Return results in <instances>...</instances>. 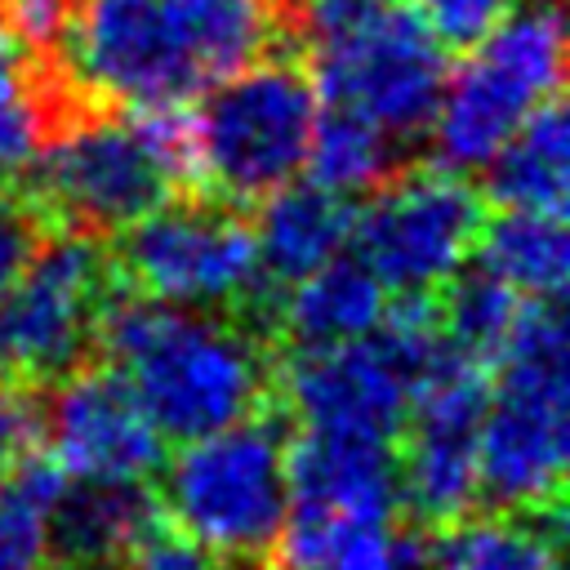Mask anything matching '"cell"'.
Here are the masks:
<instances>
[{
	"label": "cell",
	"instance_id": "6da1fadb",
	"mask_svg": "<svg viewBox=\"0 0 570 570\" xmlns=\"http://www.w3.org/2000/svg\"><path fill=\"white\" fill-rule=\"evenodd\" d=\"M94 352L129 379L156 432L178 445L276 405V347L227 312L116 285Z\"/></svg>",
	"mask_w": 570,
	"mask_h": 570
},
{
	"label": "cell",
	"instance_id": "7a4b0ae2",
	"mask_svg": "<svg viewBox=\"0 0 570 570\" xmlns=\"http://www.w3.org/2000/svg\"><path fill=\"white\" fill-rule=\"evenodd\" d=\"M178 191H191L183 107L85 102L40 138L18 174L13 200L40 232L107 240Z\"/></svg>",
	"mask_w": 570,
	"mask_h": 570
},
{
	"label": "cell",
	"instance_id": "3957f363",
	"mask_svg": "<svg viewBox=\"0 0 570 570\" xmlns=\"http://www.w3.org/2000/svg\"><path fill=\"white\" fill-rule=\"evenodd\" d=\"M566 316L561 303L525 298L490 365L476 445V508L557 512L566 494Z\"/></svg>",
	"mask_w": 570,
	"mask_h": 570
},
{
	"label": "cell",
	"instance_id": "277c9868",
	"mask_svg": "<svg viewBox=\"0 0 570 570\" xmlns=\"http://www.w3.org/2000/svg\"><path fill=\"white\" fill-rule=\"evenodd\" d=\"M107 254L125 289L178 307L227 312L276 347L281 289L258 272L249 209L183 191L120 227Z\"/></svg>",
	"mask_w": 570,
	"mask_h": 570
},
{
	"label": "cell",
	"instance_id": "5b68a950",
	"mask_svg": "<svg viewBox=\"0 0 570 570\" xmlns=\"http://www.w3.org/2000/svg\"><path fill=\"white\" fill-rule=\"evenodd\" d=\"M316 107L307 62L303 53H285V45L214 80L205 102L187 111L191 191L254 209L294 183L307 160Z\"/></svg>",
	"mask_w": 570,
	"mask_h": 570
},
{
	"label": "cell",
	"instance_id": "8992f818",
	"mask_svg": "<svg viewBox=\"0 0 570 570\" xmlns=\"http://www.w3.org/2000/svg\"><path fill=\"white\" fill-rule=\"evenodd\" d=\"M285 450L289 419L281 405L183 441V450L156 472L165 521L187 539L263 570L289 512Z\"/></svg>",
	"mask_w": 570,
	"mask_h": 570
},
{
	"label": "cell",
	"instance_id": "52a82bcc",
	"mask_svg": "<svg viewBox=\"0 0 570 570\" xmlns=\"http://www.w3.org/2000/svg\"><path fill=\"white\" fill-rule=\"evenodd\" d=\"M561 76H566L561 0H521L445 76L428 129L441 165L459 174L481 169L539 102L561 94Z\"/></svg>",
	"mask_w": 570,
	"mask_h": 570
},
{
	"label": "cell",
	"instance_id": "ba28073f",
	"mask_svg": "<svg viewBox=\"0 0 570 570\" xmlns=\"http://www.w3.org/2000/svg\"><path fill=\"white\" fill-rule=\"evenodd\" d=\"M485 214L490 205L468 174L410 156L352 209L347 245L387 294H436L472 263Z\"/></svg>",
	"mask_w": 570,
	"mask_h": 570
},
{
	"label": "cell",
	"instance_id": "9c48e42d",
	"mask_svg": "<svg viewBox=\"0 0 570 570\" xmlns=\"http://www.w3.org/2000/svg\"><path fill=\"white\" fill-rule=\"evenodd\" d=\"M116 285L107 240L45 232L0 294V379L49 387L94 361L98 316Z\"/></svg>",
	"mask_w": 570,
	"mask_h": 570
},
{
	"label": "cell",
	"instance_id": "30bf717a",
	"mask_svg": "<svg viewBox=\"0 0 570 570\" xmlns=\"http://www.w3.org/2000/svg\"><path fill=\"white\" fill-rule=\"evenodd\" d=\"M316 102L356 111L401 147H414L436 116L450 53L410 9V0L303 45Z\"/></svg>",
	"mask_w": 570,
	"mask_h": 570
},
{
	"label": "cell",
	"instance_id": "8fae6325",
	"mask_svg": "<svg viewBox=\"0 0 570 570\" xmlns=\"http://www.w3.org/2000/svg\"><path fill=\"white\" fill-rule=\"evenodd\" d=\"M53 62L102 107H183L205 89L165 0H76Z\"/></svg>",
	"mask_w": 570,
	"mask_h": 570
},
{
	"label": "cell",
	"instance_id": "7c38bea8",
	"mask_svg": "<svg viewBox=\"0 0 570 570\" xmlns=\"http://www.w3.org/2000/svg\"><path fill=\"white\" fill-rule=\"evenodd\" d=\"M490 370L441 343L396 432L401 517L436 530L476 508V445Z\"/></svg>",
	"mask_w": 570,
	"mask_h": 570
},
{
	"label": "cell",
	"instance_id": "4fadbf2b",
	"mask_svg": "<svg viewBox=\"0 0 570 570\" xmlns=\"http://www.w3.org/2000/svg\"><path fill=\"white\" fill-rule=\"evenodd\" d=\"M49 441L45 450L67 476L94 481H151L165 463V436L138 405L129 379L94 356L49 383Z\"/></svg>",
	"mask_w": 570,
	"mask_h": 570
},
{
	"label": "cell",
	"instance_id": "5bb4252c",
	"mask_svg": "<svg viewBox=\"0 0 570 570\" xmlns=\"http://www.w3.org/2000/svg\"><path fill=\"white\" fill-rule=\"evenodd\" d=\"M285 476H289V508H307L347 525H374L401 517L396 441L289 428Z\"/></svg>",
	"mask_w": 570,
	"mask_h": 570
},
{
	"label": "cell",
	"instance_id": "9a60e30c",
	"mask_svg": "<svg viewBox=\"0 0 570 570\" xmlns=\"http://www.w3.org/2000/svg\"><path fill=\"white\" fill-rule=\"evenodd\" d=\"M160 525L165 508L147 481L67 476L49 508V566L116 570Z\"/></svg>",
	"mask_w": 570,
	"mask_h": 570
},
{
	"label": "cell",
	"instance_id": "2e32d148",
	"mask_svg": "<svg viewBox=\"0 0 570 570\" xmlns=\"http://www.w3.org/2000/svg\"><path fill=\"white\" fill-rule=\"evenodd\" d=\"M254 249H258V272L285 289L298 276L316 272L334 254H343L352 236V200L321 187V183H285L272 196L254 205Z\"/></svg>",
	"mask_w": 570,
	"mask_h": 570
},
{
	"label": "cell",
	"instance_id": "e0dca14e",
	"mask_svg": "<svg viewBox=\"0 0 570 570\" xmlns=\"http://www.w3.org/2000/svg\"><path fill=\"white\" fill-rule=\"evenodd\" d=\"M387 312L383 281L356 258L334 254L316 272L281 289L276 347H330L370 334Z\"/></svg>",
	"mask_w": 570,
	"mask_h": 570
},
{
	"label": "cell",
	"instance_id": "ac0fdd59",
	"mask_svg": "<svg viewBox=\"0 0 570 570\" xmlns=\"http://www.w3.org/2000/svg\"><path fill=\"white\" fill-rule=\"evenodd\" d=\"M557 512L472 508L450 525L428 530V570H561Z\"/></svg>",
	"mask_w": 570,
	"mask_h": 570
},
{
	"label": "cell",
	"instance_id": "d6986e66",
	"mask_svg": "<svg viewBox=\"0 0 570 570\" xmlns=\"http://www.w3.org/2000/svg\"><path fill=\"white\" fill-rule=\"evenodd\" d=\"M566 142H570V129H566V107L557 94V98L539 102L503 138V147L481 165L485 169V183H481L485 205L566 214V191H570Z\"/></svg>",
	"mask_w": 570,
	"mask_h": 570
},
{
	"label": "cell",
	"instance_id": "ffe728a7",
	"mask_svg": "<svg viewBox=\"0 0 570 570\" xmlns=\"http://www.w3.org/2000/svg\"><path fill=\"white\" fill-rule=\"evenodd\" d=\"M472 263L503 281L521 298L561 303L570 276V236L566 214L552 209H499L485 214L476 232Z\"/></svg>",
	"mask_w": 570,
	"mask_h": 570
},
{
	"label": "cell",
	"instance_id": "44dd1931",
	"mask_svg": "<svg viewBox=\"0 0 570 570\" xmlns=\"http://www.w3.org/2000/svg\"><path fill=\"white\" fill-rule=\"evenodd\" d=\"M205 85L240 71L276 45H294V31L276 0H165Z\"/></svg>",
	"mask_w": 570,
	"mask_h": 570
},
{
	"label": "cell",
	"instance_id": "7402d4cb",
	"mask_svg": "<svg viewBox=\"0 0 570 570\" xmlns=\"http://www.w3.org/2000/svg\"><path fill=\"white\" fill-rule=\"evenodd\" d=\"M405 160H410V147L387 138L379 125H370L343 107H325V102L316 107V125H312V142H307V160H303L312 183L352 200V196L374 191Z\"/></svg>",
	"mask_w": 570,
	"mask_h": 570
},
{
	"label": "cell",
	"instance_id": "603a6c76",
	"mask_svg": "<svg viewBox=\"0 0 570 570\" xmlns=\"http://www.w3.org/2000/svg\"><path fill=\"white\" fill-rule=\"evenodd\" d=\"M67 485L49 450L0 468V570H49V508Z\"/></svg>",
	"mask_w": 570,
	"mask_h": 570
},
{
	"label": "cell",
	"instance_id": "cb8c5ba5",
	"mask_svg": "<svg viewBox=\"0 0 570 570\" xmlns=\"http://www.w3.org/2000/svg\"><path fill=\"white\" fill-rule=\"evenodd\" d=\"M521 294H512L503 281H494L481 267H459L441 289H436V316H441V338L459 347L463 356L481 361L485 370L499 361L517 316H521Z\"/></svg>",
	"mask_w": 570,
	"mask_h": 570
},
{
	"label": "cell",
	"instance_id": "d4e9b609",
	"mask_svg": "<svg viewBox=\"0 0 570 570\" xmlns=\"http://www.w3.org/2000/svg\"><path fill=\"white\" fill-rule=\"evenodd\" d=\"M517 4L521 0H410V9L445 53H468L472 45H481Z\"/></svg>",
	"mask_w": 570,
	"mask_h": 570
},
{
	"label": "cell",
	"instance_id": "484cf974",
	"mask_svg": "<svg viewBox=\"0 0 570 570\" xmlns=\"http://www.w3.org/2000/svg\"><path fill=\"white\" fill-rule=\"evenodd\" d=\"M49 387L0 379V468L45 450L49 441Z\"/></svg>",
	"mask_w": 570,
	"mask_h": 570
},
{
	"label": "cell",
	"instance_id": "4316f807",
	"mask_svg": "<svg viewBox=\"0 0 570 570\" xmlns=\"http://www.w3.org/2000/svg\"><path fill=\"white\" fill-rule=\"evenodd\" d=\"M116 570H249L196 539H187L183 530H169V521L160 530H151Z\"/></svg>",
	"mask_w": 570,
	"mask_h": 570
},
{
	"label": "cell",
	"instance_id": "83f0119b",
	"mask_svg": "<svg viewBox=\"0 0 570 570\" xmlns=\"http://www.w3.org/2000/svg\"><path fill=\"white\" fill-rule=\"evenodd\" d=\"M40 223L18 205V200H9L4 209H0V294L9 289V281L22 272V263L31 258V249L40 245Z\"/></svg>",
	"mask_w": 570,
	"mask_h": 570
},
{
	"label": "cell",
	"instance_id": "f1b7e54d",
	"mask_svg": "<svg viewBox=\"0 0 570 570\" xmlns=\"http://www.w3.org/2000/svg\"><path fill=\"white\" fill-rule=\"evenodd\" d=\"M13 191H18V165H9V160L0 156V209L13 200Z\"/></svg>",
	"mask_w": 570,
	"mask_h": 570
},
{
	"label": "cell",
	"instance_id": "f546056e",
	"mask_svg": "<svg viewBox=\"0 0 570 570\" xmlns=\"http://www.w3.org/2000/svg\"><path fill=\"white\" fill-rule=\"evenodd\" d=\"M281 4V13H285V22H289V31H294V22H298V9L307 4V0H276ZM294 45H298V36H294Z\"/></svg>",
	"mask_w": 570,
	"mask_h": 570
}]
</instances>
